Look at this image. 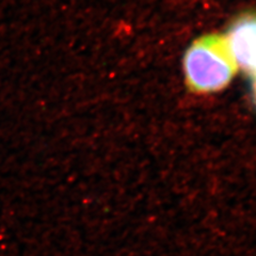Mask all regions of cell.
<instances>
[{
	"label": "cell",
	"instance_id": "obj_2",
	"mask_svg": "<svg viewBox=\"0 0 256 256\" xmlns=\"http://www.w3.org/2000/svg\"><path fill=\"white\" fill-rule=\"evenodd\" d=\"M226 38L237 68L256 76V14L238 18Z\"/></svg>",
	"mask_w": 256,
	"mask_h": 256
},
{
	"label": "cell",
	"instance_id": "obj_1",
	"mask_svg": "<svg viewBox=\"0 0 256 256\" xmlns=\"http://www.w3.org/2000/svg\"><path fill=\"white\" fill-rule=\"evenodd\" d=\"M187 84L196 93L222 90L237 72L226 36L210 34L192 44L184 58Z\"/></svg>",
	"mask_w": 256,
	"mask_h": 256
},
{
	"label": "cell",
	"instance_id": "obj_3",
	"mask_svg": "<svg viewBox=\"0 0 256 256\" xmlns=\"http://www.w3.org/2000/svg\"><path fill=\"white\" fill-rule=\"evenodd\" d=\"M254 96L256 100V76H255V82H254Z\"/></svg>",
	"mask_w": 256,
	"mask_h": 256
}]
</instances>
